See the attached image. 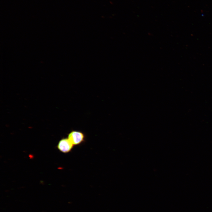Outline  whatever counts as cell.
I'll use <instances>...</instances> for the list:
<instances>
[{
    "instance_id": "1",
    "label": "cell",
    "mask_w": 212,
    "mask_h": 212,
    "mask_svg": "<svg viewBox=\"0 0 212 212\" xmlns=\"http://www.w3.org/2000/svg\"><path fill=\"white\" fill-rule=\"evenodd\" d=\"M85 134L80 131L72 130L68 135V138L74 146L80 145L85 141Z\"/></svg>"
},
{
    "instance_id": "2",
    "label": "cell",
    "mask_w": 212,
    "mask_h": 212,
    "mask_svg": "<svg viewBox=\"0 0 212 212\" xmlns=\"http://www.w3.org/2000/svg\"><path fill=\"white\" fill-rule=\"evenodd\" d=\"M74 146L68 138H64L59 141L57 148L61 152L67 153L70 152Z\"/></svg>"
}]
</instances>
